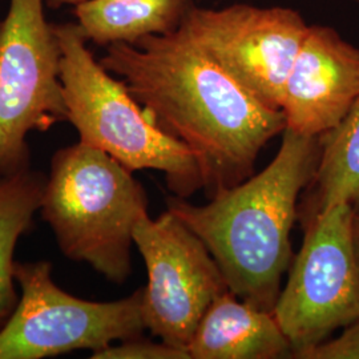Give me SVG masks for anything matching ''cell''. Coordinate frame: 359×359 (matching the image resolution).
<instances>
[{"mask_svg":"<svg viewBox=\"0 0 359 359\" xmlns=\"http://www.w3.org/2000/svg\"><path fill=\"white\" fill-rule=\"evenodd\" d=\"M99 62L191 149L212 194L250 177L259 152L286 128L283 111L259 103L180 27L107 46Z\"/></svg>","mask_w":359,"mask_h":359,"instance_id":"6da1fadb","label":"cell"},{"mask_svg":"<svg viewBox=\"0 0 359 359\" xmlns=\"http://www.w3.org/2000/svg\"><path fill=\"white\" fill-rule=\"evenodd\" d=\"M320 160V137L283 132L269 165L212 194L205 205L168 198V210L205 244L231 293L273 311L283 277L293 262L290 234L298 200Z\"/></svg>","mask_w":359,"mask_h":359,"instance_id":"7a4b0ae2","label":"cell"},{"mask_svg":"<svg viewBox=\"0 0 359 359\" xmlns=\"http://www.w3.org/2000/svg\"><path fill=\"white\" fill-rule=\"evenodd\" d=\"M132 173L83 142L60 148L52 156L39 210L60 252L111 283L128 280L133 231L148 215L147 193Z\"/></svg>","mask_w":359,"mask_h":359,"instance_id":"3957f363","label":"cell"},{"mask_svg":"<svg viewBox=\"0 0 359 359\" xmlns=\"http://www.w3.org/2000/svg\"><path fill=\"white\" fill-rule=\"evenodd\" d=\"M60 43V80L68 121L79 142L100 149L130 172L165 175L168 188L188 197L204 188L191 149L160 128L126 84L96 62L77 23L55 25Z\"/></svg>","mask_w":359,"mask_h":359,"instance_id":"277c9868","label":"cell"},{"mask_svg":"<svg viewBox=\"0 0 359 359\" xmlns=\"http://www.w3.org/2000/svg\"><path fill=\"white\" fill-rule=\"evenodd\" d=\"M18 305L0 327V359H43L75 350L96 353L147 330L142 287L129 297L97 302L59 287L48 261L16 262Z\"/></svg>","mask_w":359,"mask_h":359,"instance_id":"5b68a950","label":"cell"},{"mask_svg":"<svg viewBox=\"0 0 359 359\" xmlns=\"http://www.w3.org/2000/svg\"><path fill=\"white\" fill-rule=\"evenodd\" d=\"M355 215L354 206L338 203L309 218L301 250L273 308L294 358L359 320Z\"/></svg>","mask_w":359,"mask_h":359,"instance_id":"8992f818","label":"cell"},{"mask_svg":"<svg viewBox=\"0 0 359 359\" xmlns=\"http://www.w3.org/2000/svg\"><path fill=\"white\" fill-rule=\"evenodd\" d=\"M62 50L43 0H11L0 22V170L31 165L27 136L68 121Z\"/></svg>","mask_w":359,"mask_h":359,"instance_id":"52a82bcc","label":"cell"},{"mask_svg":"<svg viewBox=\"0 0 359 359\" xmlns=\"http://www.w3.org/2000/svg\"><path fill=\"white\" fill-rule=\"evenodd\" d=\"M133 241L148 283L142 287V316L152 335L188 351L206 310L229 290L205 244L167 209L137 222Z\"/></svg>","mask_w":359,"mask_h":359,"instance_id":"ba28073f","label":"cell"},{"mask_svg":"<svg viewBox=\"0 0 359 359\" xmlns=\"http://www.w3.org/2000/svg\"><path fill=\"white\" fill-rule=\"evenodd\" d=\"M180 28L259 103L281 111L286 80L308 34L301 13L249 4L192 6Z\"/></svg>","mask_w":359,"mask_h":359,"instance_id":"9c48e42d","label":"cell"},{"mask_svg":"<svg viewBox=\"0 0 359 359\" xmlns=\"http://www.w3.org/2000/svg\"><path fill=\"white\" fill-rule=\"evenodd\" d=\"M358 97V47L332 27L309 26L285 84L286 128L321 137L342 123Z\"/></svg>","mask_w":359,"mask_h":359,"instance_id":"30bf717a","label":"cell"},{"mask_svg":"<svg viewBox=\"0 0 359 359\" xmlns=\"http://www.w3.org/2000/svg\"><path fill=\"white\" fill-rule=\"evenodd\" d=\"M188 353L191 359H277L293 354L273 311L257 308L231 290L206 310Z\"/></svg>","mask_w":359,"mask_h":359,"instance_id":"8fae6325","label":"cell"},{"mask_svg":"<svg viewBox=\"0 0 359 359\" xmlns=\"http://www.w3.org/2000/svg\"><path fill=\"white\" fill-rule=\"evenodd\" d=\"M192 6V0H87L75 15L86 39L107 47L175 32Z\"/></svg>","mask_w":359,"mask_h":359,"instance_id":"7c38bea8","label":"cell"},{"mask_svg":"<svg viewBox=\"0 0 359 359\" xmlns=\"http://www.w3.org/2000/svg\"><path fill=\"white\" fill-rule=\"evenodd\" d=\"M47 175L28 167L0 170V327L18 305L15 249L34 225Z\"/></svg>","mask_w":359,"mask_h":359,"instance_id":"4fadbf2b","label":"cell"},{"mask_svg":"<svg viewBox=\"0 0 359 359\" xmlns=\"http://www.w3.org/2000/svg\"><path fill=\"white\" fill-rule=\"evenodd\" d=\"M311 215L346 203L359 206V97L342 123L320 137ZM310 215V216H311Z\"/></svg>","mask_w":359,"mask_h":359,"instance_id":"5bb4252c","label":"cell"},{"mask_svg":"<svg viewBox=\"0 0 359 359\" xmlns=\"http://www.w3.org/2000/svg\"><path fill=\"white\" fill-rule=\"evenodd\" d=\"M92 359H191L187 350L170 346L165 342H152L142 335L117 342L92 353Z\"/></svg>","mask_w":359,"mask_h":359,"instance_id":"9a60e30c","label":"cell"},{"mask_svg":"<svg viewBox=\"0 0 359 359\" xmlns=\"http://www.w3.org/2000/svg\"><path fill=\"white\" fill-rule=\"evenodd\" d=\"M299 359H359V320L347 325L335 338L310 348Z\"/></svg>","mask_w":359,"mask_h":359,"instance_id":"2e32d148","label":"cell"},{"mask_svg":"<svg viewBox=\"0 0 359 359\" xmlns=\"http://www.w3.org/2000/svg\"><path fill=\"white\" fill-rule=\"evenodd\" d=\"M353 238H354V249H355V257L359 270V215H355L354 218V226H353Z\"/></svg>","mask_w":359,"mask_h":359,"instance_id":"e0dca14e","label":"cell"},{"mask_svg":"<svg viewBox=\"0 0 359 359\" xmlns=\"http://www.w3.org/2000/svg\"><path fill=\"white\" fill-rule=\"evenodd\" d=\"M47 6L51 8H59L65 4H71V6H79L80 3H84L87 0H46Z\"/></svg>","mask_w":359,"mask_h":359,"instance_id":"ac0fdd59","label":"cell"},{"mask_svg":"<svg viewBox=\"0 0 359 359\" xmlns=\"http://www.w3.org/2000/svg\"><path fill=\"white\" fill-rule=\"evenodd\" d=\"M354 1H357V3H359V0H354Z\"/></svg>","mask_w":359,"mask_h":359,"instance_id":"d6986e66","label":"cell"}]
</instances>
